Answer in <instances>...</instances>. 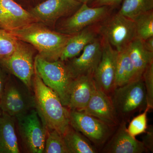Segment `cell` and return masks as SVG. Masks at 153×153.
<instances>
[{
  "mask_svg": "<svg viewBox=\"0 0 153 153\" xmlns=\"http://www.w3.org/2000/svg\"><path fill=\"white\" fill-rule=\"evenodd\" d=\"M33 88L36 109L48 130L63 135L70 126L69 110L63 106L57 94L45 85L35 70Z\"/></svg>",
  "mask_w": 153,
  "mask_h": 153,
  "instance_id": "1",
  "label": "cell"
},
{
  "mask_svg": "<svg viewBox=\"0 0 153 153\" xmlns=\"http://www.w3.org/2000/svg\"><path fill=\"white\" fill-rule=\"evenodd\" d=\"M9 32L18 40L30 44L37 49L40 56L49 61L60 60L71 36L52 31L37 22Z\"/></svg>",
  "mask_w": 153,
  "mask_h": 153,
  "instance_id": "2",
  "label": "cell"
},
{
  "mask_svg": "<svg viewBox=\"0 0 153 153\" xmlns=\"http://www.w3.org/2000/svg\"><path fill=\"white\" fill-rule=\"evenodd\" d=\"M34 65L35 71L44 84L57 94L63 106L67 108L74 78L65 62L48 61L38 54L35 57Z\"/></svg>",
  "mask_w": 153,
  "mask_h": 153,
  "instance_id": "3",
  "label": "cell"
},
{
  "mask_svg": "<svg viewBox=\"0 0 153 153\" xmlns=\"http://www.w3.org/2000/svg\"><path fill=\"white\" fill-rule=\"evenodd\" d=\"M17 79L7 80L0 100L2 112L15 119L36 107L33 89Z\"/></svg>",
  "mask_w": 153,
  "mask_h": 153,
  "instance_id": "4",
  "label": "cell"
},
{
  "mask_svg": "<svg viewBox=\"0 0 153 153\" xmlns=\"http://www.w3.org/2000/svg\"><path fill=\"white\" fill-rule=\"evenodd\" d=\"M16 120L17 130L26 152L44 153L47 128L36 108L31 110Z\"/></svg>",
  "mask_w": 153,
  "mask_h": 153,
  "instance_id": "5",
  "label": "cell"
},
{
  "mask_svg": "<svg viewBox=\"0 0 153 153\" xmlns=\"http://www.w3.org/2000/svg\"><path fill=\"white\" fill-rule=\"evenodd\" d=\"M111 94L119 117L128 118L146 107V93L143 77L115 88Z\"/></svg>",
  "mask_w": 153,
  "mask_h": 153,
  "instance_id": "6",
  "label": "cell"
},
{
  "mask_svg": "<svg viewBox=\"0 0 153 153\" xmlns=\"http://www.w3.org/2000/svg\"><path fill=\"white\" fill-rule=\"evenodd\" d=\"M107 18L99 28L100 33L118 52L123 51L136 38L134 21L118 13Z\"/></svg>",
  "mask_w": 153,
  "mask_h": 153,
  "instance_id": "7",
  "label": "cell"
},
{
  "mask_svg": "<svg viewBox=\"0 0 153 153\" xmlns=\"http://www.w3.org/2000/svg\"><path fill=\"white\" fill-rule=\"evenodd\" d=\"M34 55L32 46L19 40L13 53L1 64L12 75L32 89L35 73Z\"/></svg>",
  "mask_w": 153,
  "mask_h": 153,
  "instance_id": "8",
  "label": "cell"
},
{
  "mask_svg": "<svg viewBox=\"0 0 153 153\" xmlns=\"http://www.w3.org/2000/svg\"><path fill=\"white\" fill-rule=\"evenodd\" d=\"M110 12L108 6L90 7L82 4L79 8L60 24V33L73 35L106 19Z\"/></svg>",
  "mask_w": 153,
  "mask_h": 153,
  "instance_id": "9",
  "label": "cell"
},
{
  "mask_svg": "<svg viewBox=\"0 0 153 153\" xmlns=\"http://www.w3.org/2000/svg\"><path fill=\"white\" fill-rule=\"evenodd\" d=\"M101 60L93 74L96 87L110 95L115 88L116 70L119 52L102 37Z\"/></svg>",
  "mask_w": 153,
  "mask_h": 153,
  "instance_id": "10",
  "label": "cell"
},
{
  "mask_svg": "<svg viewBox=\"0 0 153 153\" xmlns=\"http://www.w3.org/2000/svg\"><path fill=\"white\" fill-rule=\"evenodd\" d=\"M70 125L97 145L106 141L111 133V126L82 111L69 110Z\"/></svg>",
  "mask_w": 153,
  "mask_h": 153,
  "instance_id": "11",
  "label": "cell"
},
{
  "mask_svg": "<svg viewBox=\"0 0 153 153\" xmlns=\"http://www.w3.org/2000/svg\"><path fill=\"white\" fill-rule=\"evenodd\" d=\"M82 4L76 0H46L29 12L36 22L52 26L60 18L74 13Z\"/></svg>",
  "mask_w": 153,
  "mask_h": 153,
  "instance_id": "12",
  "label": "cell"
},
{
  "mask_svg": "<svg viewBox=\"0 0 153 153\" xmlns=\"http://www.w3.org/2000/svg\"><path fill=\"white\" fill-rule=\"evenodd\" d=\"M102 54V40L97 38L84 48L79 56L66 61L72 77L74 79L81 75H93L101 60Z\"/></svg>",
  "mask_w": 153,
  "mask_h": 153,
  "instance_id": "13",
  "label": "cell"
},
{
  "mask_svg": "<svg viewBox=\"0 0 153 153\" xmlns=\"http://www.w3.org/2000/svg\"><path fill=\"white\" fill-rule=\"evenodd\" d=\"M111 127L120 123L110 96L96 88L85 108L82 111Z\"/></svg>",
  "mask_w": 153,
  "mask_h": 153,
  "instance_id": "14",
  "label": "cell"
},
{
  "mask_svg": "<svg viewBox=\"0 0 153 153\" xmlns=\"http://www.w3.org/2000/svg\"><path fill=\"white\" fill-rule=\"evenodd\" d=\"M34 22L29 11L14 0H0V28L12 31Z\"/></svg>",
  "mask_w": 153,
  "mask_h": 153,
  "instance_id": "15",
  "label": "cell"
},
{
  "mask_svg": "<svg viewBox=\"0 0 153 153\" xmlns=\"http://www.w3.org/2000/svg\"><path fill=\"white\" fill-rule=\"evenodd\" d=\"M93 75H83L74 78L71 83L67 108L82 111L96 89Z\"/></svg>",
  "mask_w": 153,
  "mask_h": 153,
  "instance_id": "16",
  "label": "cell"
},
{
  "mask_svg": "<svg viewBox=\"0 0 153 153\" xmlns=\"http://www.w3.org/2000/svg\"><path fill=\"white\" fill-rule=\"evenodd\" d=\"M147 151L142 142L138 140L128 132L126 123L123 121L105 146L102 152L142 153Z\"/></svg>",
  "mask_w": 153,
  "mask_h": 153,
  "instance_id": "17",
  "label": "cell"
},
{
  "mask_svg": "<svg viewBox=\"0 0 153 153\" xmlns=\"http://www.w3.org/2000/svg\"><path fill=\"white\" fill-rule=\"evenodd\" d=\"M15 118L2 112L0 117V153H21Z\"/></svg>",
  "mask_w": 153,
  "mask_h": 153,
  "instance_id": "18",
  "label": "cell"
},
{
  "mask_svg": "<svg viewBox=\"0 0 153 153\" xmlns=\"http://www.w3.org/2000/svg\"><path fill=\"white\" fill-rule=\"evenodd\" d=\"M97 38V32L90 27L71 35L64 47L60 60L66 61L76 57L87 45Z\"/></svg>",
  "mask_w": 153,
  "mask_h": 153,
  "instance_id": "19",
  "label": "cell"
},
{
  "mask_svg": "<svg viewBox=\"0 0 153 153\" xmlns=\"http://www.w3.org/2000/svg\"><path fill=\"white\" fill-rule=\"evenodd\" d=\"M126 49L134 68V80L141 79L145 69L153 62V52L147 50L142 40L137 38L130 43Z\"/></svg>",
  "mask_w": 153,
  "mask_h": 153,
  "instance_id": "20",
  "label": "cell"
},
{
  "mask_svg": "<svg viewBox=\"0 0 153 153\" xmlns=\"http://www.w3.org/2000/svg\"><path fill=\"white\" fill-rule=\"evenodd\" d=\"M63 136L69 153L97 152L90 140L70 125Z\"/></svg>",
  "mask_w": 153,
  "mask_h": 153,
  "instance_id": "21",
  "label": "cell"
},
{
  "mask_svg": "<svg viewBox=\"0 0 153 153\" xmlns=\"http://www.w3.org/2000/svg\"><path fill=\"white\" fill-rule=\"evenodd\" d=\"M134 75V68L127 49L119 52L116 70L115 88L133 81Z\"/></svg>",
  "mask_w": 153,
  "mask_h": 153,
  "instance_id": "22",
  "label": "cell"
},
{
  "mask_svg": "<svg viewBox=\"0 0 153 153\" xmlns=\"http://www.w3.org/2000/svg\"><path fill=\"white\" fill-rule=\"evenodd\" d=\"M153 9V0H123L118 13L134 20L140 15Z\"/></svg>",
  "mask_w": 153,
  "mask_h": 153,
  "instance_id": "23",
  "label": "cell"
},
{
  "mask_svg": "<svg viewBox=\"0 0 153 153\" xmlns=\"http://www.w3.org/2000/svg\"><path fill=\"white\" fill-rule=\"evenodd\" d=\"M134 21L136 38L144 41L153 37V12L152 10L141 14Z\"/></svg>",
  "mask_w": 153,
  "mask_h": 153,
  "instance_id": "24",
  "label": "cell"
},
{
  "mask_svg": "<svg viewBox=\"0 0 153 153\" xmlns=\"http://www.w3.org/2000/svg\"><path fill=\"white\" fill-rule=\"evenodd\" d=\"M44 153H69L63 135L55 130L47 129Z\"/></svg>",
  "mask_w": 153,
  "mask_h": 153,
  "instance_id": "25",
  "label": "cell"
},
{
  "mask_svg": "<svg viewBox=\"0 0 153 153\" xmlns=\"http://www.w3.org/2000/svg\"><path fill=\"white\" fill-rule=\"evenodd\" d=\"M19 40L7 30L0 28V63L7 60L16 48Z\"/></svg>",
  "mask_w": 153,
  "mask_h": 153,
  "instance_id": "26",
  "label": "cell"
},
{
  "mask_svg": "<svg viewBox=\"0 0 153 153\" xmlns=\"http://www.w3.org/2000/svg\"><path fill=\"white\" fill-rule=\"evenodd\" d=\"M149 110L146 107L144 112L133 119L127 128L128 132L131 136H136L146 132L147 128V113Z\"/></svg>",
  "mask_w": 153,
  "mask_h": 153,
  "instance_id": "27",
  "label": "cell"
},
{
  "mask_svg": "<svg viewBox=\"0 0 153 153\" xmlns=\"http://www.w3.org/2000/svg\"><path fill=\"white\" fill-rule=\"evenodd\" d=\"M142 77L146 93V108L152 109L153 108V62L145 69Z\"/></svg>",
  "mask_w": 153,
  "mask_h": 153,
  "instance_id": "28",
  "label": "cell"
},
{
  "mask_svg": "<svg viewBox=\"0 0 153 153\" xmlns=\"http://www.w3.org/2000/svg\"><path fill=\"white\" fill-rule=\"evenodd\" d=\"M123 0H94L93 1L92 7H114L119 5L122 2Z\"/></svg>",
  "mask_w": 153,
  "mask_h": 153,
  "instance_id": "29",
  "label": "cell"
},
{
  "mask_svg": "<svg viewBox=\"0 0 153 153\" xmlns=\"http://www.w3.org/2000/svg\"><path fill=\"white\" fill-rule=\"evenodd\" d=\"M153 134L152 128H150L144 137L142 142L147 149H149L152 152L153 151Z\"/></svg>",
  "mask_w": 153,
  "mask_h": 153,
  "instance_id": "30",
  "label": "cell"
},
{
  "mask_svg": "<svg viewBox=\"0 0 153 153\" xmlns=\"http://www.w3.org/2000/svg\"><path fill=\"white\" fill-rule=\"evenodd\" d=\"M143 42L145 48L147 50L150 52H153V37L143 41Z\"/></svg>",
  "mask_w": 153,
  "mask_h": 153,
  "instance_id": "31",
  "label": "cell"
},
{
  "mask_svg": "<svg viewBox=\"0 0 153 153\" xmlns=\"http://www.w3.org/2000/svg\"><path fill=\"white\" fill-rule=\"evenodd\" d=\"M6 81H7V80H5V78L3 76L2 74L0 71V100H1L3 91H4V88Z\"/></svg>",
  "mask_w": 153,
  "mask_h": 153,
  "instance_id": "32",
  "label": "cell"
},
{
  "mask_svg": "<svg viewBox=\"0 0 153 153\" xmlns=\"http://www.w3.org/2000/svg\"><path fill=\"white\" fill-rule=\"evenodd\" d=\"M77 1L82 3V4H87L91 2H93L94 0H76Z\"/></svg>",
  "mask_w": 153,
  "mask_h": 153,
  "instance_id": "33",
  "label": "cell"
},
{
  "mask_svg": "<svg viewBox=\"0 0 153 153\" xmlns=\"http://www.w3.org/2000/svg\"><path fill=\"white\" fill-rule=\"evenodd\" d=\"M2 114V111L1 110V107H0V117L1 116Z\"/></svg>",
  "mask_w": 153,
  "mask_h": 153,
  "instance_id": "34",
  "label": "cell"
}]
</instances>
